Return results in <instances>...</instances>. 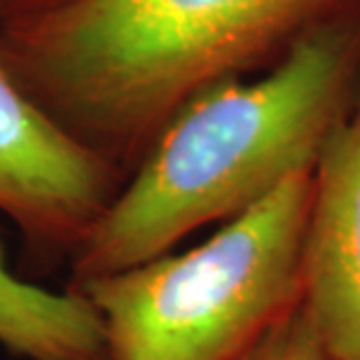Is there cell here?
Listing matches in <instances>:
<instances>
[{
  "label": "cell",
  "mask_w": 360,
  "mask_h": 360,
  "mask_svg": "<svg viewBox=\"0 0 360 360\" xmlns=\"http://www.w3.org/2000/svg\"><path fill=\"white\" fill-rule=\"evenodd\" d=\"M356 42L340 26L297 35L260 77L215 82L171 117L68 262V285L155 260L194 229L314 171L347 112Z\"/></svg>",
  "instance_id": "obj_1"
},
{
  "label": "cell",
  "mask_w": 360,
  "mask_h": 360,
  "mask_svg": "<svg viewBox=\"0 0 360 360\" xmlns=\"http://www.w3.org/2000/svg\"><path fill=\"white\" fill-rule=\"evenodd\" d=\"M328 0H73L0 31V63L127 178L192 96L239 77Z\"/></svg>",
  "instance_id": "obj_2"
},
{
  "label": "cell",
  "mask_w": 360,
  "mask_h": 360,
  "mask_svg": "<svg viewBox=\"0 0 360 360\" xmlns=\"http://www.w3.org/2000/svg\"><path fill=\"white\" fill-rule=\"evenodd\" d=\"M314 171L278 185L204 243L80 285L108 360H234L302 297Z\"/></svg>",
  "instance_id": "obj_3"
},
{
  "label": "cell",
  "mask_w": 360,
  "mask_h": 360,
  "mask_svg": "<svg viewBox=\"0 0 360 360\" xmlns=\"http://www.w3.org/2000/svg\"><path fill=\"white\" fill-rule=\"evenodd\" d=\"M127 176L56 127L0 63V211L38 262H70Z\"/></svg>",
  "instance_id": "obj_4"
},
{
  "label": "cell",
  "mask_w": 360,
  "mask_h": 360,
  "mask_svg": "<svg viewBox=\"0 0 360 360\" xmlns=\"http://www.w3.org/2000/svg\"><path fill=\"white\" fill-rule=\"evenodd\" d=\"M302 307L333 360H360V94L314 167Z\"/></svg>",
  "instance_id": "obj_5"
},
{
  "label": "cell",
  "mask_w": 360,
  "mask_h": 360,
  "mask_svg": "<svg viewBox=\"0 0 360 360\" xmlns=\"http://www.w3.org/2000/svg\"><path fill=\"white\" fill-rule=\"evenodd\" d=\"M0 347L19 360H108L105 330L82 292L19 278L0 241Z\"/></svg>",
  "instance_id": "obj_6"
},
{
  "label": "cell",
  "mask_w": 360,
  "mask_h": 360,
  "mask_svg": "<svg viewBox=\"0 0 360 360\" xmlns=\"http://www.w3.org/2000/svg\"><path fill=\"white\" fill-rule=\"evenodd\" d=\"M234 360H333L311 326L302 297L283 319L241 351Z\"/></svg>",
  "instance_id": "obj_7"
},
{
  "label": "cell",
  "mask_w": 360,
  "mask_h": 360,
  "mask_svg": "<svg viewBox=\"0 0 360 360\" xmlns=\"http://www.w3.org/2000/svg\"><path fill=\"white\" fill-rule=\"evenodd\" d=\"M73 0H0V31L59 10Z\"/></svg>",
  "instance_id": "obj_8"
}]
</instances>
